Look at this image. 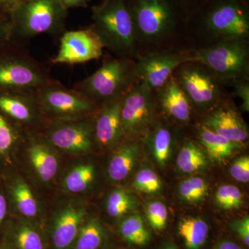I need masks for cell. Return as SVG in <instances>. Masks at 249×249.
<instances>
[{
    "label": "cell",
    "instance_id": "obj_1",
    "mask_svg": "<svg viewBox=\"0 0 249 249\" xmlns=\"http://www.w3.org/2000/svg\"><path fill=\"white\" fill-rule=\"evenodd\" d=\"M135 31L138 55L160 52L185 36L188 16L179 0H126Z\"/></svg>",
    "mask_w": 249,
    "mask_h": 249
},
{
    "label": "cell",
    "instance_id": "obj_2",
    "mask_svg": "<svg viewBox=\"0 0 249 249\" xmlns=\"http://www.w3.org/2000/svg\"><path fill=\"white\" fill-rule=\"evenodd\" d=\"M249 35L247 0H208L188 18L185 34V36L206 37L213 44L247 39Z\"/></svg>",
    "mask_w": 249,
    "mask_h": 249
},
{
    "label": "cell",
    "instance_id": "obj_3",
    "mask_svg": "<svg viewBox=\"0 0 249 249\" xmlns=\"http://www.w3.org/2000/svg\"><path fill=\"white\" fill-rule=\"evenodd\" d=\"M90 28L104 48L116 57L135 60L138 55L135 31L126 0H104L93 6Z\"/></svg>",
    "mask_w": 249,
    "mask_h": 249
},
{
    "label": "cell",
    "instance_id": "obj_4",
    "mask_svg": "<svg viewBox=\"0 0 249 249\" xmlns=\"http://www.w3.org/2000/svg\"><path fill=\"white\" fill-rule=\"evenodd\" d=\"M13 34L22 40L65 31L68 9L60 0H22L9 12Z\"/></svg>",
    "mask_w": 249,
    "mask_h": 249
},
{
    "label": "cell",
    "instance_id": "obj_5",
    "mask_svg": "<svg viewBox=\"0 0 249 249\" xmlns=\"http://www.w3.org/2000/svg\"><path fill=\"white\" fill-rule=\"evenodd\" d=\"M136 82L134 60L115 56L105 60L98 70L73 89L101 106L123 97Z\"/></svg>",
    "mask_w": 249,
    "mask_h": 249
},
{
    "label": "cell",
    "instance_id": "obj_6",
    "mask_svg": "<svg viewBox=\"0 0 249 249\" xmlns=\"http://www.w3.org/2000/svg\"><path fill=\"white\" fill-rule=\"evenodd\" d=\"M48 121H74L94 116L100 106L74 89L53 80L33 91Z\"/></svg>",
    "mask_w": 249,
    "mask_h": 249
},
{
    "label": "cell",
    "instance_id": "obj_7",
    "mask_svg": "<svg viewBox=\"0 0 249 249\" xmlns=\"http://www.w3.org/2000/svg\"><path fill=\"white\" fill-rule=\"evenodd\" d=\"M249 54L247 39L222 41L196 49L189 54L190 62H197L221 80L247 79Z\"/></svg>",
    "mask_w": 249,
    "mask_h": 249
},
{
    "label": "cell",
    "instance_id": "obj_8",
    "mask_svg": "<svg viewBox=\"0 0 249 249\" xmlns=\"http://www.w3.org/2000/svg\"><path fill=\"white\" fill-rule=\"evenodd\" d=\"M53 80L49 69L24 47L0 58V89L34 91Z\"/></svg>",
    "mask_w": 249,
    "mask_h": 249
},
{
    "label": "cell",
    "instance_id": "obj_9",
    "mask_svg": "<svg viewBox=\"0 0 249 249\" xmlns=\"http://www.w3.org/2000/svg\"><path fill=\"white\" fill-rule=\"evenodd\" d=\"M40 134L54 149L65 153H89L96 142L93 116L80 120L48 121Z\"/></svg>",
    "mask_w": 249,
    "mask_h": 249
},
{
    "label": "cell",
    "instance_id": "obj_10",
    "mask_svg": "<svg viewBox=\"0 0 249 249\" xmlns=\"http://www.w3.org/2000/svg\"><path fill=\"white\" fill-rule=\"evenodd\" d=\"M173 76L190 102L207 107L219 101L223 94L218 78L209 69L195 62H185Z\"/></svg>",
    "mask_w": 249,
    "mask_h": 249
},
{
    "label": "cell",
    "instance_id": "obj_11",
    "mask_svg": "<svg viewBox=\"0 0 249 249\" xmlns=\"http://www.w3.org/2000/svg\"><path fill=\"white\" fill-rule=\"evenodd\" d=\"M188 62L189 53L160 51L139 54L134 60L136 79L156 92L180 65Z\"/></svg>",
    "mask_w": 249,
    "mask_h": 249
},
{
    "label": "cell",
    "instance_id": "obj_12",
    "mask_svg": "<svg viewBox=\"0 0 249 249\" xmlns=\"http://www.w3.org/2000/svg\"><path fill=\"white\" fill-rule=\"evenodd\" d=\"M102 42L90 27L64 31L58 52L51 60L53 65H76L98 60L103 55Z\"/></svg>",
    "mask_w": 249,
    "mask_h": 249
},
{
    "label": "cell",
    "instance_id": "obj_13",
    "mask_svg": "<svg viewBox=\"0 0 249 249\" xmlns=\"http://www.w3.org/2000/svg\"><path fill=\"white\" fill-rule=\"evenodd\" d=\"M154 94L148 87L139 81L124 93L121 107L124 135L138 134L150 124L153 116Z\"/></svg>",
    "mask_w": 249,
    "mask_h": 249
},
{
    "label": "cell",
    "instance_id": "obj_14",
    "mask_svg": "<svg viewBox=\"0 0 249 249\" xmlns=\"http://www.w3.org/2000/svg\"><path fill=\"white\" fill-rule=\"evenodd\" d=\"M86 216V207L76 201L64 203L55 210L50 226L53 249H71Z\"/></svg>",
    "mask_w": 249,
    "mask_h": 249
},
{
    "label": "cell",
    "instance_id": "obj_15",
    "mask_svg": "<svg viewBox=\"0 0 249 249\" xmlns=\"http://www.w3.org/2000/svg\"><path fill=\"white\" fill-rule=\"evenodd\" d=\"M0 111L22 125L44 124L48 121L42 114L33 91L0 92Z\"/></svg>",
    "mask_w": 249,
    "mask_h": 249
},
{
    "label": "cell",
    "instance_id": "obj_16",
    "mask_svg": "<svg viewBox=\"0 0 249 249\" xmlns=\"http://www.w3.org/2000/svg\"><path fill=\"white\" fill-rule=\"evenodd\" d=\"M121 101L122 97L101 105L93 116L95 142L100 146H114L124 136L121 121Z\"/></svg>",
    "mask_w": 249,
    "mask_h": 249
},
{
    "label": "cell",
    "instance_id": "obj_17",
    "mask_svg": "<svg viewBox=\"0 0 249 249\" xmlns=\"http://www.w3.org/2000/svg\"><path fill=\"white\" fill-rule=\"evenodd\" d=\"M54 150L40 134L28 137V155L31 164L37 178L45 183L53 181L58 173L59 160Z\"/></svg>",
    "mask_w": 249,
    "mask_h": 249
},
{
    "label": "cell",
    "instance_id": "obj_18",
    "mask_svg": "<svg viewBox=\"0 0 249 249\" xmlns=\"http://www.w3.org/2000/svg\"><path fill=\"white\" fill-rule=\"evenodd\" d=\"M204 124L216 134L236 143L242 144L248 139L245 122L231 107H221L213 111Z\"/></svg>",
    "mask_w": 249,
    "mask_h": 249
},
{
    "label": "cell",
    "instance_id": "obj_19",
    "mask_svg": "<svg viewBox=\"0 0 249 249\" xmlns=\"http://www.w3.org/2000/svg\"><path fill=\"white\" fill-rule=\"evenodd\" d=\"M162 109L170 117L180 122L190 120L191 102L173 76L156 92Z\"/></svg>",
    "mask_w": 249,
    "mask_h": 249
},
{
    "label": "cell",
    "instance_id": "obj_20",
    "mask_svg": "<svg viewBox=\"0 0 249 249\" xmlns=\"http://www.w3.org/2000/svg\"><path fill=\"white\" fill-rule=\"evenodd\" d=\"M139 155L137 142H128L119 147L114 152L108 166V175L112 181L124 179L132 172Z\"/></svg>",
    "mask_w": 249,
    "mask_h": 249
},
{
    "label": "cell",
    "instance_id": "obj_21",
    "mask_svg": "<svg viewBox=\"0 0 249 249\" xmlns=\"http://www.w3.org/2000/svg\"><path fill=\"white\" fill-rule=\"evenodd\" d=\"M199 140L210 159L217 162L227 160L241 146V144L231 142L208 128L204 124L199 129Z\"/></svg>",
    "mask_w": 249,
    "mask_h": 249
},
{
    "label": "cell",
    "instance_id": "obj_22",
    "mask_svg": "<svg viewBox=\"0 0 249 249\" xmlns=\"http://www.w3.org/2000/svg\"><path fill=\"white\" fill-rule=\"evenodd\" d=\"M96 170L90 163H78L67 171L62 181V188L70 194L84 193L94 181Z\"/></svg>",
    "mask_w": 249,
    "mask_h": 249
},
{
    "label": "cell",
    "instance_id": "obj_23",
    "mask_svg": "<svg viewBox=\"0 0 249 249\" xmlns=\"http://www.w3.org/2000/svg\"><path fill=\"white\" fill-rule=\"evenodd\" d=\"M209 228L200 218H183L178 225V232L188 249H200L206 242Z\"/></svg>",
    "mask_w": 249,
    "mask_h": 249
},
{
    "label": "cell",
    "instance_id": "obj_24",
    "mask_svg": "<svg viewBox=\"0 0 249 249\" xmlns=\"http://www.w3.org/2000/svg\"><path fill=\"white\" fill-rule=\"evenodd\" d=\"M106 240V231L96 218L85 219L71 249H99Z\"/></svg>",
    "mask_w": 249,
    "mask_h": 249
},
{
    "label": "cell",
    "instance_id": "obj_25",
    "mask_svg": "<svg viewBox=\"0 0 249 249\" xmlns=\"http://www.w3.org/2000/svg\"><path fill=\"white\" fill-rule=\"evenodd\" d=\"M177 164L183 173H195L206 166V156L199 145L192 142H186L178 152Z\"/></svg>",
    "mask_w": 249,
    "mask_h": 249
},
{
    "label": "cell",
    "instance_id": "obj_26",
    "mask_svg": "<svg viewBox=\"0 0 249 249\" xmlns=\"http://www.w3.org/2000/svg\"><path fill=\"white\" fill-rule=\"evenodd\" d=\"M119 232L123 238L131 245L143 247L150 240V234L142 218L137 214L126 217L121 222Z\"/></svg>",
    "mask_w": 249,
    "mask_h": 249
},
{
    "label": "cell",
    "instance_id": "obj_27",
    "mask_svg": "<svg viewBox=\"0 0 249 249\" xmlns=\"http://www.w3.org/2000/svg\"><path fill=\"white\" fill-rule=\"evenodd\" d=\"M12 194L18 211L24 217H35L38 204L30 186L23 178H18L12 188Z\"/></svg>",
    "mask_w": 249,
    "mask_h": 249
},
{
    "label": "cell",
    "instance_id": "obj_28",
    "mask_svg": "<svg viewBox=\"0 0 249 249\" xmlns=\"http://www.w3.org/2000/svg\"><path fill=\"white\" fill-rule=\"evenodd\" d=\"M137 206L135 198L128 192L121 188L114 190L106 201V211L111 217H120Z\"/></svg>",
    "mask_w": 249,
    "mask_h": 249
},
{
    "label": "cell",
    "instance_id": "obj_29",
    "mask_svg": "<svg viewBox=\"0 0 249 249\" xmlns=\"http://www.w3.org/2000/svg\"><path fill=\"white\" fill-rule=\"evenodd\" d=\"M14 239L18 249H45L40 231L28 222H22L18 226Z\"/></svg>",
    "mask_w": 249,
    "mask_h": 249
},
{
    "label": "cell",
    "instance_id": "obj_30",
    "mask_svg": "<svg viewBox=\"0 0 249 249\" xmlns=\"http://www.w3.org/2000/svg\"><path fill=\"white\" fill-rule=\"evenodd\" d=\"M151 140L156 160L160 167L165 166L171 151L172 135L169 129L160 126L154 131Z\"/></svg>",
    "mask_w": 249,
    "mask_h": 249
},
{
    "label": "cell",
    "instance_id": "obj_31",
    "mask_svg": "<svg viewBox=\"0 0 249 249\" xmlns=\"http://www.w3.org/2000/svg\"><path fill=\"white\" fill-rule=\"evenodd\" d=\"M209 185L204 178L194 177L183 181L178 187V193L183 200L196 203L207 196Z\"/></svg>",
    "mask_w": 249,
    "mask_h": 249
},
{
    "label": "cell",
    "instance_id": "obj_32",
    "mask_svg": "<svg viewBox=\"0 0 249 249\" xmlns=\"http://www.w3.org/2000/svg\"><path fill=\"white\" fill-rule=\"evenodd\" d=\"M215 201L223 209H237L243 204V195L237 187L223 185L216 192Z\"/></svg>",
    "mask_w": 249,
    "mask_h": 249
},
{
    "label": "cell",
    "instance_id": "obj_33",
    "mask_svg": "<svg viewBox=\"0 0 249 249\" xmlns=\"http://www.w3.org/2000/svg\"><path fill=\"white\" fill-rule=\"evenodd\" d=\"M133 186L139 191L155 193L160 191L161 181L155 171L150 168H142L136 175Z\"/></svg>",
    "mask_w": 249,
    "mask_h": 249
},
{
    "label": "cell",
    "instance_id": "obj_34",
    "mask_svg": "<svg viewBox=\"0 0 249 249\" xmlns=\"http://www.w3.org/2000/svg\"><path fill=\"white\" fill-rule=\"evenodd\" d=\"M146 214L150 227L156 231H160L166 227L168 210L163 203L160 201L150 203L147 206Z\"/></svg>",
    "mask_w": 249,
    "mask_h": 249
},
{
    "label": "cell",
    "instance_id": "obj_35",
    "mask_svg": "<svg viewBox=\"0 0 249 249\" xmlns=\"http://www.w3.org/2000/svg\"><path fill=\"white\" fill-rule=\"evenodd\" d=\"M19 137L18 131L0 114V155L9 152Z\"/></svg>",
    "mask_w": 249,
    "mask_h": 249
},
{
    "label": "cell",
    "instance_id": "obj_36",
    "mask_svg": "<svg viewBox=\"0 0 249 249\" xmlns=\"http://www.w3.org/2000/svg\"><path fill=\"white\" fill-rule=\"evenodd\" d=\"M230 173L234 179L242 183L249 181V157L248 156L237 159L230 168Z\"/></svg>",
    "mask_w": 249,
    "mask_h": 249
},
{
    "label": "cell",
    "instance_id": "obj_37",
    "mask_svg": "<svg viewBox=\"0 0 249 249\" xmlns=\"http://www.w3.org/2000/svg\"><path fill=\"white\" fill-rule=\"evenodd\" d=\"M13 36L12 24L9 13L0 10V46L4 45Z\"/></svg>",
    "mask_w": 249,
    "mask_h": 249
},
{
    "label": "cell",
    "instance_id": "obj_38",
    "mask_svg": "<svg viewBox=\"0 0 249 249\" xmlns=\"http://www.w3.org/2000/svg\"><path fill=\"white\" fill-rule=\"evenodd\" d=\"M235 93L237 97L242 100V109L244 111L249 110V83L247 79L235 81Z\"/></svg>",
    "mask_w": 249,
    "mask_h": 249
},
{
    "label": "cell",
    "instance_id": "obj_39",
    "mask_svg": "<svg viewBox=\"0 0 249 249\" xmlns=\"http://www.w3.org/2000/svg\"><path fill=\"white\" fill-rule=\"evenodd\" d=\"M234 231L243 241L246 245H249V217L246 216L242 219H237L231 223Z\"/></svg>",
    "mask_w": 249,
    "mask_h": 249
},
{
    "label": "cell",
    "instance_id": "obj_40",
    "mask_svg": "<svg viewBox=\"0 0 249 249\" xmlns=\"http://www.w3.org/2000/svg\"><path fill=\"white\" fill-rule=\"evenodd\" d=\"M188 18L206 3L208 0H179Z\"/></svg>",
    "mask_w": 249,
    "mask_h": 249
},
{
    "label": "cell",
    "instance_id": "obj_41",
    "mask_svg": "<svg viewBox=\"0 0 249 249\" xmlns=\"http://www.w3.org/2000/svg\"><path fill=\"white\" fill-rule=\"evenodd\" d=\"M67 9L87 7L89 0H60Z\"/></svg>",
    "mask_w": 249,
    "mask_h": 249
},
{
    "label": "cell",
    "instance_id": "obj_42",
    "mask_svg": "<svg viewBox=\"0 0 249 249\" xmlns=\"http://www.w3.org/2000/svg\"><path fill=\"white\" fill-rule=\"evenodd\" d=\"M22 0H0V10L10 12L15 6Z\"/></svg>",
    "mask_w": 249,
    "mask_h": 249
},
{
    "label": "cell",
    "instance_id": "obj_43",
    "mask_svg": "<svg viewBox=\"0 0 249 249\" xmlns=\"http://www.w3.org/2000/svg\"><path fill=\"white\" fill-rule=\"evenodd\" d=\"M214 249H242L240 246L231 241H223L218 244Z\"/></svg>",
    "mask_w": 249,
    "mask_h": 249
},
{
    "label": "cell",
    "instance_id": "obj_44",
    "mask_svg": "<svg viewBox=\"0 0 249 249\" xmlns=\"http://www.w3.org/2000/svg\"><path fill=\"white\" fill-rule=\"evenodd\" d=\"M7 211V204H6V198L4 196L0 194V225L4 220Z\"/></svg>",
    "mask_w": 249,
    "mask_h": 249
},
{
    "label": "cell",
    "instance_id": "obj_45",
    "mask_svg": "<svg viewBox=\"0 0 249 249\" xmlns=\"http://www.w3.org/2000/svg\"><path fill=\"white\" fill-rule=\"evenodd\" d=\"M160 249H178L175 246L172 245H166L165 246H163L162 248H160Z\"/></svg>",
    "mask_w": 249,
    "mask_h": 249
},
{
    "label": "cell",
    "instance_id": "obj_46",
    "mask_svg": "<svg viewBox=\"0 0 249 249\" xmlns=\"http://www.w3.org/2000/svg\"></svg>",
    "mask_w": 249,
    "mask_h": 249
}]
</instances>
